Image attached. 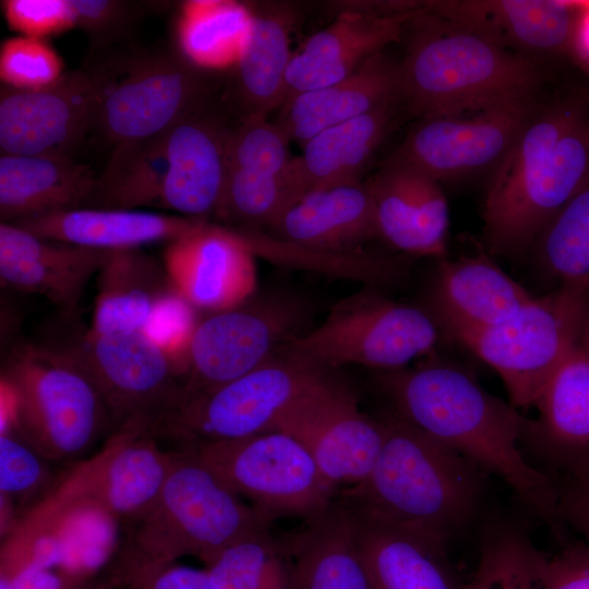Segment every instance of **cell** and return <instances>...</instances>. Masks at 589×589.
Segmentation results:
<instances>
[{
	"mask_svg": "<svg viewBox=\"0 0 589 589\" xmlns=\"http://www.w3.org/2000/svg\"><path fill=\"white\" fill-rule=\"evenodd\" d=\"M395 413L502 479L558 537L563 522L554 480L532 466L520 444L532 420L489 393L469 372L437 359L384 371L378 378Z\"/></svg>",
	"mask_w": 589,
	"mask_h": 589,
	"instance_id": "6da1fadb",
	"label": "cell"
},
{
	"mask_svg": "<svg viewBox=\"0 0 589 589\" xmlns=\"http://www.w3.org/2000/svg\"><path fill=\"white\" fill-rule=\"evenodd\" d=\"M589 180V88L563 87L541 100L491 171L482 238L491 255L529 250Z\"/></svg>",
	"mask_w": 589,
	"mask_h": 589,
	"instance_id": "7a4b0ae2",
	"label": "cell"
},
{
	"mask_svg": "<svg viewBox=\"0 0 589 589\" xmlns=\"http://www.w3.org/2000/svg\"><path fill=\"white\" fill-rule=\"evenodd\" d=\"M398 61L402 109L420 119L539 100L541 59L506 49L426 8L406 24Z\"/></svg>",
	"mask_w": 589,
	"mask_h": 589,
	"instance_id": "3957f363",
	"label": "cell"
},
{
	"mask_svg": "<svg viewBox=\"0 0 589 589\" xmlns=\"http://www.w3.org/2000/svg\"><path fill=\"white\" fill-rule=\"evenodd\" d=\"M382 421L384 442L373 469L340 497L448 542L476 518L486 473L395 412Z\"/></svg>",
	"mask_w": 589,
	"mask_h": 589,
	"instance_id": "277c9868",
	"label": "cell"
},
{
	"mask_svg": "<svg viewBox=\"0 0 589 589\" xmlns=\"http://www.w3.org/2000/svg\"><path fill=\"white\" fill-rule=\"evenodd\" d=\"M130 521L108 570L163 566L184 555L207 564L232 542L272 522L184 448L173 452L157 497Z\"/></svg>",
	"mask_w": 589,
	"mask_h": 589,
	"instance_id": "5b68a950",
	"label": "cell"
},
{
	"mask_svg": "<svg viewBox=\"0 0 589 589\" xmlns=\"http://www.w3.org/2000/svg\"><path fill=\"white\" fill-rule=\"evenodd\" d=\"M2 394L10 421L46 458L73 459L112 426L96 387L57 344L14 342L5 353Z\"/></svg>",
	"mask_w": 589,
	"mask_h": 589,
	"instance_id": "8992f818",
	"label": "cell"
},
{
	"mask_svg": "<svg viewBox=\"0 0 589 589\" xmlns=\"http://www.w3.org/2000/svg\"><path fill=\"white\" fill-rule=\"evenodd\" d=\"M88 61L101 80L92 134L111 148L165 133L227 80L193 64L176 46L131 47Z\"/></svg>",
	"mask_w": 589,
	"mask_h": 589,
	"instance_id": "52a82bcc",
	"label": "cell"
},
{
	"mask_svg": "<svg viewBox=\"0 0 589 589\" xmlns=\"http://www.w3.org/2000/svg\"><path fill=\"white\" fill-rule=\"evenodd\" d=\"M333 370L284 345L247 374L182 401L153 433L185 446L275 431L286 413Z\"/></svg>",
	"mask_w": 589,
	"mask_h": 589,
	"instance_id": "ba28073f",
	"label": "cell"
},
{
	"mask_svg": "<svg viewBox=\"0 0 589 589\" xmlns=\"http://www.w3.org/2000/svg\"><path fill=\"white\" fill-rule=\"evenodd\" d=\"M588 302L589 281L560 284L502 323L449 337L495 370L512 405L533 406L578 346Z\"/></svg>",
	"mask_w": 589,
	"mask_h": 589,
	"instance_id": "9c48e42d",
	"label": "cell"
},
{
	"mask_svg": "<svg viewBox=\"0 0 589 589\" xmlns=\"http://www.w3.org/2000/svg\"><path fill=\"white\" fill-rule=\"evenodd\" d=\"M442 334L425 308L363 290L338 302L317 327L286 346L329 369L359 364L393 371L432 353Z\"/></svg>",
	"mask_w": 589,
	"mask_h": 589,
	"instance_id": "30bf717a",
	"label": "cell"
},
{
	"mask_svg": "<svg viewBox=\"0 0 589 589\" xmlns=\"http://www.w3.org/2000/svg\"><path fill=\"white\" fill-rule=\"evenodd\" d=\"M181 448L194 454L272 521L284 516L310 521L335 501L337 488L324 477L308 449L283 431Z\"/></svg>",
	"mask_w": 589,
	"mask_h": 589,
	"instance_id": "8fae6325",
	"label": "cell"
},
{
	"mask_svg": "<svg viewBox=\"0 0 589 589\" xmlns=\"http://www.w3.org/2000/svg\"><path fill=\"white\" fill-rule=\"evenodd\" d=\"M57 345L92 381L113 430L128 423L153 429L182 400L173 360L143 332L99 334L88 328Z\"/></svg>",
	"mask_w": 589,
	"mask_h": 589,
	"instance_id": "7c38bea8",
	"label": "cell"
},
{
	"mask_svg": "<svg viewBox=\"0 0 589 589\" xmlns=\"http://www.w3.org/2000/svg\"><path fill=\"white\" fill-rule=\"evenodd\" d=\"M305 312L293 298L253 294L236 306L206 313L187 352L181 402L264 363L281 346L303 334Z\"/></svg>",
	"mask_w": 589,
	"mask_h": 589,
	"instance_id": "4fadbf2b",
	"label": "cell"
},
{
	"mask_svg": "<svg viewBox=\"0 0 589 589\" xmlns=\"http://www.w3.org/2000/svg\"><path fill=\"white\" fill-rule=\"evenodd\" d=\"M173 462L152 429L128 423L113 430L103 448L74 467L34 512L49 515L73 507L98 509L113 519H132L160 492Z\"/></svg>",
	"mask_w": 589,
	"mask_h": 589,
	"instance_id": "5bb4252c",
	"label": "cell"
},
{
	"mask_svg": "<svg viewBox=\"0 0 589 589\" xmlns=\"http://www.w3.org/2000/svg\"><path fill=\"white\" fill-rule=\"evenodd\" d=\"M101 80L89 67L41 88L0 86L1 154L72 158L94 130Z\"/></svg>",
	"mask_w": 589,
	"mask_h": 589,
	"instance_id": "9a60e30c",
	"label": "cell"
},
{
	"mask_svg": "<svg viewBox=\"0 0 589 589\" xmlns=\"http://www.w3.org/2000/svg\"><path fill=\"white\" fill-rule=\"evenodd\" d=\"M276 430L297 438L336 488L364 481L385 434L382 419L365 414L333 371L286 413Z\"/></svg>",
	"mask_w": 589,
	"mask_h": 589,
	"instance_id": "2e32d148",
	"label": "cell"
},
{
	"mask_svg": "<svg viewBox=\"0 0 589 589\" xmlns=\"http://www.w3.org/2000/svg\"><path fill=\"white\" fill-rule=\"evenodd\" d=\"M541 100L420 119L394 154L440 183L493 171Z\"/></svg>",
	"mask_w": 589,
	"mask_h": 589,
	"instance_id": "e0dca14e",
	"label": "cell"
},
{
	"mask_svg": "<svg viewBox=\"0 0 589 589\" xmlns=\"http://www.w3.org/2000/svg\"><path fill=\"white\" fill-rule=\"evenodd\" d=\"M237 118L224 86L166 131L168 171L159 206L204 221L216 218Z\"/></svg>",
	"mask_w": 589,
	"mask_h": 589,
	"instance_id": "ac0fdd59",
	"label": "cell"
},
{
	"mask_svg": "<svg viewBox=\"0 0 589 589\" xmlns=\"http://www.w3.org/2000/svg\"><path fill=\"white\" fill-rule=\"evenodd\" d=\"M426 8L506 49L572 61L589 1L444 0Z\"/></svg>",
	"mask_w": 589,
	"mask_h": 589,
	"instance_id": "d6986e66",
	"label": "cell"
},
{
	"mask_svg": "<svg viewBox=\"0 0 589 589\" xmlns=\"http://www.w3.org/2000/svg\"><path fill=\"white\" fill-rule=\"evenodd\" d=\"M163 265L171 285L199 311L236 306L256 291L253 252L236 231L209 221L168 243Z\"/></svg>",
	"mask_w": 589,
	"mask_h": 589,
	"instance_id": "ffe728a7",
	"label": "cell"
},
{
	"mask_svg": "<svg viewBox=\"0 0 589 589\" xmlns=\"http://www.w3.org/2000/svg\"><path fill=\"white\" fill-rule=\"evenodd\" d=\"M366 185L377 238L407 254L447 256L448 205L437 180L393 153Z\"/></svg>",
	"mask_w": 589,
	"mask_h": 589,
	"instance_id": "44dd1931",
	"label": "cell"
},
{
	"mask_svg": "<svg viewBox=\"0 0 589 589\" xmlns=\"http://www.w3.org/2000/svg\"><path fill=\"white\" fill-rule=\"evenodd\" d=\"M533 298L488 254L446 256L438 260L425 309L449 337L502 323Z\"/></svg>",
	"mask_w": 589,
	"mask_h": 589,
	"instance_id": "7402d4cb",
	"label": "cell"
},
{
	"mask_svg": "<svg viewBox=\"0 0 589 589\" xmlns=\"http://www.w3.org/2000/svg\"><path fill=\"white\" fill-rule=\"evenodd\" d=\"M418 12L373 15L341 11L293 53L280 108L302 93L344 80L387 46L401 40L407 22Z\"/></svg>",
	"mask_w": 589,
	"mask_h": 589,
	"instance_id": "603a6c76",
	"label": "cell"
},
{
	"mask_svg": "<svg viewBox=\"0 0 589 589\" xmlns=\"http://www.w3.org/2000/svg\"><path fill=\"white\" fill-rule=\"evenodd\" d=\"M107 254L45 239L11 223L0 224L2 286L43 296L65 315H73Z\"/></svg>",
	"mask_w": 589,
	"mask_h": 589,
	"instance_id": "cb8c5ba5",
	"label": "cell"
},
{
	"mask_svg": "<svg viewBox=\"0 0 589 589\" xmlns=\"http://www.w3.org/2000/svg\"><path fill=\"white\" fill-rule=\"evenodd\" d=\"M342 501L351 510L375 589H465L448 558L447 542Z\"/></svg>",
	"mask_w": 589,
	"mask_h": 589,
	"instance_id": "d4e9b609",
	"label": "cell"
},
{
	"mask_svg": "<svg viewBox=\"0 0 589 589\" xmlns=\"http://www.w3.org/2000/svg\"><path fill=\"white\" fill-rule=\"evenodd\" d=\"M285 243L303 251L349 257L377 238L373 201L365 183L313 190L288 206L269 226Z\"/></svg>",
	"mask_w": 589,
	"mask_h": 589,
	"instance_id": "484cf974",
	"label": "cell"
},
{
	"mask_svg": "<svg viewBox=\"0 0 589 589\" xmlns=\"http://www.w3.org/2000/svg\"><path fill=\"white\" fill-rule=\"evenodd\" d=\"M248 4L249 32L232 74L227 75L225 94L239 116H267L283 104L299 12L288 3Z\"/></svg>",
	"mask_w": 589,
	"mask_h": 589,
	"instance_id": "4316f807",
	"label": "cell"
},
{
	"mask_svg": "<svg viewBox=\"0 0 589 589\" xmlns=\"http://www.w3.org/2000/svg\"><path fill=\"white\" fill-rule=\"evenodd\" d=\"M399 98L327 128L305 143L288 168L293 202L313 190L360 181V175L378 149L401 109ZM292 202V203H293Z\"/></svg>",
	"mask_w": 589,
	"mask_h": 589,
	"instance_id": "83f0119b",
	"label": "cell"
},
{
	"mask_svg": "<svg viewBox=\"0 0 589 589\" xmlns=\"http://www.w3.org/2000/svg\"><path fill=\"white\" fill-rule=\"evenodd\" d=\"M204 220L142 211L82 207L13 221L38 237L100 251L141 249L171 241Z\"/></svg>",
	"mask_w": 589,
	"mask_h": 589,
	"instance_id": "f1b7e54d",
	"label": "cell"
},
{
	"mask_svg": "<svg viewBox=\"0 0 589 589\" xmlns=\"http://www.w3.org/2000/svg\"><path fill=\"white\" fill-rule=\"evenodd\" d=\"M393 98H399L398 61L382 51L344 80L290 99L280 108L275 123L289 142L303 144L318 132Z\"/></svg>",
	"mask_w": 589,
	"mask_h": 589,
	"instance_id": "f546056e",
	"label": "cell"
},
{
	"mask_svg": "<svg viewBox=\"0 0 589 589\" xmlns=\"http://www.w3.org/2000/svg\"><path fill=\"white\" fill-rule=\"evenodd\" d=\"M288 545L291 589H375L353 517L339 497Z\"/></svg>",
	"mask_w": 589,
	"mask_h": 589,
	"instance_id": "4dcf8cb0",
	"label": "cell"
},
{
	"mask_svg": "<svg viewBox=\"0 0 589 589\" xmlns=\"http://www.w3.org/2000/svg\"><path fill=\"white\" fill-rule=\"evenodd\" d=\"M533 406L526 442L562 469L589 462V354L577 346Z\"/></svg>",
	"mask_w": 589,
	"mask_h": 589,
	"instance_id": "1f68e13d",
	"label": "cell"
},
{
	"mask_svg": "<svg viewBox=\"0 0 589 589\" xmlns=\"http://www.w3.org/2000/svg\"><path fill=\"white\" fill-rule=\"evenodd\" d=\"M95 179L72 158L1 154V223L87 207Z\"/></svg>",
	"mask_w": 589,
	"mask_h": 589,
	"instance_id": "d6a6232c",
	"label": "cell"
},
{
	"mask_svg": "<svg viewBox=\"0 0 589 589\" xmlns=\"http://www.w3.org/2000/svg\"><path fill=\"white\" fill-rule=\"evenodd\" d=\"M89 329L142 332L157 303L172 289L164 265L141 249L108 252L97 273Z\"/></svg>",
	"mask_w": 589,
	"mask_h": 589,
	"instance_id": "836d02e7",
	"label": "cell"
},
{
	"mask_svg": "<svg viewBox=\"0 0 589 589\" xmlns=\"http://www.w3.org/2000/svg\"><path fill=\"white\" fill-rule=\"evenodd\" d=\"M165 133L113 146L87 207L135 211L158 205L168 171Z\"/></svg>",
	"mask_w": 589,
	"mask_h": 589,
	"instance_id": "e575fe53",
	"label": "cell"
},
{
	"mask_svg": "<svg viewBox=\"0 0 589 589\" xmlns=\"http://www.w3.org/2000/svg\"><path fill=\"white\" fill-rule=\"evenodd\" d=\"M251 22L249 4L225 0L185 1L176 24V47L199 68L235 67Z\"/></svg>",
	"mask_w": 589,
	"mask_h": 589,
	"instance_id": "d590c367",
	"label": "cell"
},
{
	"mask_svg": "<svg viewBox=\"0 0 589 589\" xmlns=\"http://www.w3.org/2000/svg\"><path fill=\"white\" fill-rule=\"evenodd\" d=\"M205 569L218 589H291L288 549L276 542L269 528L232 542Z\"/></svg>",
	"mask_w": 589,
	"mask_h": 589,
	"instance_id": "8d00e7d4",
	"label": "cell"
},
{
	"mask_svg": "<svg viewBox=\"0 0 589 589\" xmlns=\"http://www.w3.org/2000/svg\"><path fill=\"white\" fill-rule=\"evenodd\" d=\"M545 561L521 529L494 525L483 534L478 566L465 589H540Z\"/></svg>",
	"mask_w": 589,
	"mask_h": 589,
	"instance_id": "74e56055",
	"label": "cell"
},
{
	"mask_svg": "<svg viewBox=\"0 0 589 589\" xmlns=\"http://www.w3.org/2000/svg\"><path fill=\"white\" fill-rule=\"evenodd\" d=\"M549 277L589 281V180L551 219L532 248Z\"/></svg>",
	"mask_w": 589,
	"mask_h": 589,
	"instance_id": "f35d334b",
	"label": "cell"
},
{
	"mask_svg": "<svg viewBox=\"0 0 589 589\" xmlns=\"http://www.w3.org/2000/svg\"><path fill=\"white\" fill-rule=\"evenodd\" d=\"M75 27L87 37L89 57L134 47L132 40L144 19L169 5L164 1L69 0Z\"/></svg>",
	"mask_w": 589,
	"mask_h": 589,
	"instance_id": "ab89813d",
	"label": "cell"
},
{
	"mask_svg": "<svg viewBox=\"0 0 589 589\" xmlns=\"http://www.w3.org/2000/svg\"><path fill=\"white\" fill-rule=\"evenodd\" d=\"M45 457L10 421H1L0 431V500L1 520L5 533L14 526L13 505L34 494L47 478ZM46 459V458H45ZM1 528V529H2Z\"/></svg>",
	"mask_w": 589,
	"mask_h": 589,
	"instance_id": "60d3db41",
	"label": "cell"
},
{
	"mask_svg": "<svg viewBox=\"0 0 589 589\" xmlns=\"http://www.w3.org/2000/svg\"><path fill=\"white\" fill-rule=\"evenodd\" d=\"M62 70L60 56L44 39L16 36L1 45L2 84L20 89L41 88L56 82Z\"/></svg>",
	"mask_w": 589,
	"mask_h": 589,
	"instance_id": "b9f144b4",
	"label": "cell"
},
{
	"mask_svg": "<svg viewBox=\"0 0 589 589\" xmlns=\"http://www.w3.org/2000/svg\"><path fill=\"white\" fill-rule=\"evenodd\" d=\"M200 320L199 310L172 287L157 303L142 330L171 357L180 382L185 369L187 352Z\"/></svg>",
	"mask_w": 589,
	"mask_h": 589,
	"instance_id": "7bdbcfd3",
	"label": "cell"
},
{
	"mask_svg": "<svg viewBox=\"0 0 589 589\" xmlns=\"http://www.w3.org/2000/svg\"><path fill=\"white\" fill-rule=\"evenodd\" d=\"M5 21L21 36L45 39L75 27L69 0H5Z\"/></svg>",
	"mask_w": 589,
	"mask_h": 589,
	"instance_id": "ee69618b",
	"label": "cell"
},
{
	"mask_svg": "<svg viewBox=\"0 0 589 589\" xmlns=\"http://www.w3.org/2000/svg\"><path fill=\"white\" fill-rule=\"evenodd\" d=\"M107 575L118 589H218L205 568L176 563L107 572Z\"/></svg>",
	"mask_w": 589,
	"mask_h": 589,
	"instance_id": "f6af8a7d",
	"label": "cell"
},
{
	"mask_svg": "<svg viewBox=\"0 0 589 589\" xmlns=\"http://www.w3.org/2000/svg\"><path fill=\"white\" fill-rule=\"evenodd\" d=\"M563 470L565 478L556 484L560 518L589 541V462Z\"/></svg>",
	"mask_w": 589,
	"mask_h": 589,
	"instance_id": "bcb514c9",
	"label": "cell"
},
{
	"mask_svg": "<svg viewBox=\"0 0 589 589\" xmlns=\"http://www.w3.org/2000/svg\"><path fill=\"white\" fill-rule=\"evenodd\" d=\"M540 589H589V541L546 557Z\"/></svg>",
	"mask_w": 589,
	"mask_h": 589,
	"instance_id": "7dc6e473",
	"label": "cell"
},
{
	"mask_svg": "<svg viewBox=\"0 0 589 589\" xmlns=\"http://www.w3.org/2000/svg\"><path fill=\"white\" fill-rule=\"evenodd\" d=\"M589 11L585 19V23L580 36L575 46L572 62L581 70L589 80Z\"/></svg>",
	"mask_w": 589,
	"mask_h": 589,
	"instance_id": "c3c4849f",
	"label": "cell"
},
{
	"mask_svg": "<svg viewBox=\"0 0 589 589\" xmlns=\"http://www.w3.org/2000/svg\"><path fill=\"white\" fill-rule=\"evenodd\" d=\"M71 589H118L111 578L106 574L104 576H95Z\"/></svg>",
	"mask_w": 589,
	"mask_h": 589,
	"instance_id": "681fc988",
	"label": "cell"
},
{
	"mask_svg": "<svg viewBox=\"0 0 589 589\" xmlns=\"http://www.w3.org/2000/svg\"><path fill=\"white\" fill-rule=\"evenodd\" d=\"M578 347L589 354V302L581 327Z\"/></svg>",
	"mask_w": 589,
	"mask_h": 589,
	"instance_id": "f907efd6",
	"label": "cell"
}]
</instances>
